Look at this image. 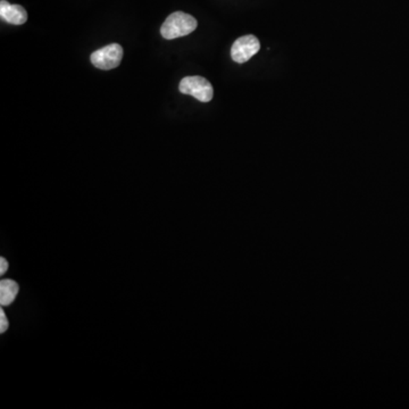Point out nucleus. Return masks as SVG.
Returning a JSON list of instances; mask_svg holds the SVG:
<instances>
[{
	"label": "nucleus",
	"mask_w": 409,
	"mask_h": 409,
	"mask_svg": "<svg viewBox=\"0 0 409 409\" xmlns=\"http://www.w3.org/2000/svg\"><path fill=\"white\" fill-rule=\"evenodd\" d=\"M197 26H198V22L194 17L183 12H175L163 23L161 33L164 39H177L194 32Z\"/></svg>",
	"instance_id": "f257e3e1"
},
{
	"label": "nucleus",
	"mask_w": 409,
	"mask_h": 409,
	"mask_svg": "<svg viewBox=\"0 0 409 409\" xmlns=\"http://www.w3.org/2000/svg\"><path fill=\"white\" fill-rule=\"evenodd\" d=\"M181 94H190L201 103L213 99L214 90L210 81L201 77H187L182 79L179 86Z\"/></svg>",
	"instance_id": "f03ea898"
},
{
	"label": "nucleus",
	"mask_w": 409,
	"mask_h": 409,
	"mask_svg": "<svg viewBox=\"0 0 409 409\" xmlns=\"http://www.w3.org/2000/svg\"><path fill=\"white\" fill-rule=\"evenodd\" d=\"M123 54V48L119 43H112L92 52L90 56L91 63L100 70L108 71L119 66Z\"/></svg>",
	"instance_id": "7ed1b4c3"
},
{
	"label": "nucleus",
	"mask_w": 409,
	"mask_h": 409,
	"mask_svg": "<svg viewBox=\"0 0 409 409\" xmlns=\"http://www.w3.org/2000/svg\"><path fill=\"white\" fill-rule=\"evenodd\" d=\"M261 49V42L252 34L235 40L231 48V57L235 63L243 64L256 55Z\"/></svg>",
	"instance_id": "20e7f679"
},
{
	"label": "nucleus",
	"mask_w": 409,
	"mask_h": 409,
	"mask_svg": "<svg viewBox=\"0 0 409 409\" xmlns=\"http://www.w3.org/2000/svg\"><path fill=\"white\" fill-rule=\"evenodd\" d=\"M0 17L5 22L22 26L28 21V13L20 5H12L6 0L0 1Z\"/></svg>",
	"instance_id": "39448f33"
},
{
	"label": "nucleus",
	"mask_w": 409,
	"mask_h": 409,
	"mask_svg": "<svg viewBox=\"0 0 409 409\" xmlns=\"http://www.w3.org/2000/svg\"><path fill=\"white\" fill-rule=\"evenodd\" d=\"M20 290L19 284L13 280H1L0 282V305L10 306L17 298Z\"/></svg>",
	"instance_id": "423d86ee"
},
{
	"label": "nucleus",
	"mask_w": 409,
	"mask_h": 409,
	"mask_svg": "<svg viewBox=\"0 0 409 409\" xmlns=\"http://www.w3.org/2000/svg\"><path fill=\"white\" fill-rule=\"evenodd\" d=\"M8 329V321H7L6 315L3 310H0V333L3 335Z\"/></svg>",
	"instance_id": "0eeeda50"
},
{
	"label": "nucleus",
	"mask_w": 409,
	"mask_h": 409,
	"mask_svg": "<svg viewBox=\"0 0 409 409\" xmlns=\"http://www.w3.org/2000/svg\"><path fill=\"white\" fill-rule=\"evenodd\" d=\"M7 268H8V263H7L6 259L3 257L0 258V274L3 275V274L6 273Z\"/></svg>",
	"instance_id": "6e6552de"
}]
</instances>
